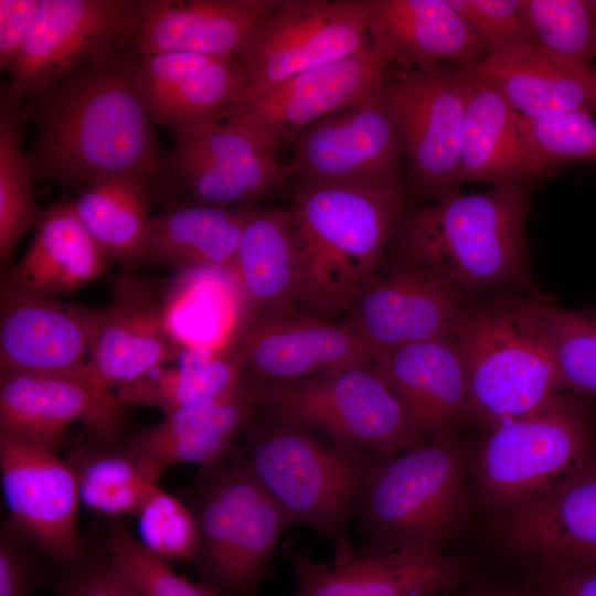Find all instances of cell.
<instances>
[{"mask_svg":"<svg viewBox=\"0 0 596 596\" xmlns=\"http://www.w3.org/2000/svg\"><path fill=\"white\" fill-rule=\"evenodd\" d=\"M137 60L125 44L23 103L35 127L26 152L34 180L78 192L98 177L135 175L161 207L171 203L164 155L136 86Z\"/></svg>","mask_w":596,"mask_h":596,"instance_id":"1","label":"cell"},{"mask_svg":"<svg viewBox=\"0 0 596 596\" xmlns=\"http://www.w3.org/2000/svg\"><path fill=\"white\" fill-rule=\"evenodd\" d=\"M407 193L404 178L299 180L289 207L298 313L326 320L349 310L385 260Z\"/></svg>","mask_w":596,"mask_h":596,"instance_id":"2","label":"cell"},{"mask_svg":"<svg viewBox=\"0 0 596 596\" xmlns=\"http://www.w3.org/2000/svg\"><path fill=\"white\" fill-rule=\"evenodd\" d=\"M535 181L459 189L408 209L392 240V256L423 265L469 297L520 292L538 299L525 233Z\"/></svg>","mask_w":596,"mask_h":596,"instance_id":"3","label":"cell"},{"mask_svg":"<svg viewBox=\"0 0 596 596\" xmlns=\"http://www.w3.org/2000/svg\"><path fill=\"white\" fill-rule=\"evenodd\" d=\"M470 462L453 436L426 439L401 455H372L356 503V553L443 551L466 515Z\"/></svg>","mask_w":596,"mask_h":596,"instance_id":"4","label":"cell"},{"mask_svg":"<svg viewBox=\"0 0 596 596\" xmlns=\"http://www.w3.org/2000/svg\"><path fill=\"white\" fill-rule=\"evenodd\" d=\"M236 447L291 524L308 525L328 540L333 558L354 552L348 529L374 454L323 443L313 430L260 408Z\"/></svg>","mask_w":596,"mask_h":596,"instance_id":"5","label":"cell"},{"mask_svg":"<svg viewBox=\"0 0 596 596\" xmlns=\"http://www.w3.org/2000/svg\"><path fill=\"white\" fill-rule=\"evenodd\" d=\"M534 297H475L456 339L469 382L471 417L488 429L565 392Z\"/></svg>","mask_w":596,"mask_h":596,"instance_id":"6","label":"cell"},{"mask_svg":"<svg viewBox=\"0 0 596 596\" xmlns=\"http://www.w3.org/2000/svg\"><path fill=\"white\" fill-rule=\"evenodd\" d=\"M196 525L191 565L216 596H258L290 521L245 467L236 445L184 490Z\"/></svg>","mask_w":596,"mask_h":596,"instance_id":"7","label":"cell"},{"mask_svg":"<svg viewBox=\"0 0 596 596\" xmlns=\"http://www.w3.org/2000/svg\"><path fill=\"white\" fill-rule=\"evenodd\" d=\"M594 450L583 406L573 395L558 393L488 429L470 462L475 494L500 517L550 491Z\"/></svg>","mask_w":596,"mask_h":596,"instance_id":"8","label":"cell"},{"mask_svg":"<svg viewBox=\"0 0 596 596\" xmlns=\"http://www.w3.org/2000/svg\"><path fill=\"white\" fill-rule=\"evenodd\" d=\"M259 408L364 453L395 456L426 440L372 361L291 381L260 382Z\"/></svg>","mask_w":596,"mask_h":596,"instance_id":"9","label":"cell"},{"mask_svg":"<svg viewBox=\"0 0 596 596\" xmlns=\"http://www.w3.org/2000/svg\"><path fill=\"white\" fill-rule=\"evenodd\" d=\"M467 78L461 68L390 66L381 95L400 132L409 192L434 200L458 183Z\"/></svg>","mask_w":596,"mask_h":596,"instance_id":"10","label":"cell"},{"mask_svg":"<svg viewBox=\"0 0 596 596\" xmlns=\"http://www.w3.org/2000/svg\"><path fill=\"white\" fill-rule=\"evenodd\" d=\"M472 299L429 268L391 255L341 322L372 358L403 345L456 337Z\"/></svg>","mask_w":596,"mask_h":596,"instance_id":"11","label":"cell"},{"mask_svg":"<svg viewBox=\"0 0 596 596\" xmlns=\"http://www.w3.org/2000/svg\"><path fill=\"white\" fill-rule=\"evenodd\" d=\"M276 153L233 119L173 131V148L164 155L169 205L234 207L268 195L291 178Z\"/></svg>","mask_w":596,"mask_h":596,"instance_id":"12","label":"cell"},{"mask_svg":"<svg viewBox=\"0 0 596 596\" xmlns=\"http://www.w3.org/2000/svg\"><path fill=\"white\" fill-rule=\"evenodd\" d=\"M136 0H40L31 31L6 72L15 100L36 97L89 62L128 44Z\"/></svg>","mask_w":596,"mask_h":596,"instance_id":"13","label":"cell"},{"mask_svg":"<svg viewBox=\"0 0 596 596\" xmlns=\"http://www.w3.org/2000/svg\"><path fill=\"white\" fill-rule=\"evenodd\" d=\"M368 42L364 0H279L238 60L245 76L243 102Z\"/></svg>","mask_w":596,"mask_h":596,"instance_id":"14","label":"cell"},{"mask_svg":"<svg viewBox=\"0 0 596 596\" xmlns=\"http://www.w3.org/2000/svg\"><path fill=\"white\" fill-rule=\"evenodd\" d=\"M123 405L95 382L87 361L63 371L0 373V433L55 454L75 423L96 437L119 439Z\"/></svg>","mask_w":596,"mask_h":596,"instance_id":"15","label":"cell"},{"mask_svg":"<svg viewBox=\"0 0 596 596\" xmlns=\"http://www.w3.org/2000/svg\"><path fill=\"white\" fill-rule=\"evenodd\" d=\"M0 472L7 522L55 563L71 566L85 543L77 532L78 488L64 459L0 433Z\"/></svg>","mask_w":596,"mask_h":596,"instance_id":"16","label":"cell"},{"mask_svg":"<svg viewBox=\"0 0 596 596\" xmlns=\"http://www.w3.org/2000/svg\"><path fill=\"white\" fill-rule=\"evenodd\" d=\"M287 164L291 177L308 181L405 179L400 132L381 86L301 131Z\"/></svg>","mask_w":596,"mask_h":596,"instance_id":"17","label":"cell"},{"mask_svg":"<svg viewBox=\"0 0 596 596\" xmlns=\"http://www.w3.org/2000/svg\"><path fill=\"white\" fill-rule=\"evenodd\" d=\"M389 67L369 41L355 53L300 72L245 99L228 119L277 152L312 124L380 88Z\"/></svg>","mask_w":596,"mask_h":596,"instance_id":"18","label":"cell"},{"mask_svg":"<svg viewBox=\"0 0 596 596\" xmlns=\"http://www.w3.org/2000/svg\"><path fill=\"white\" fill-rule=\"evenodd\" d=\"M295 576L294 596H440L466 577L460 558L443 551L408 547L381 555L355 551L330 563L311 558L306 549L285 547Z\"/></svg>","mask_w":596,"mask_h":596,"instance_id":"19","label":"cell"},{"mask_svg":"<svg viewBox=\"0 0 596 596\" xmlns=\"http://www.w3.org/2000/svg\"><path fill=\"white\" fill-rule=\"evenodd\" d=\"M496 534L541 571L596 564V455L540 498L500 517Z\"/></svg>","mask_w":596,"mask_h":596,"instance_id":"20","label":"cell"},{"mask_svg":"<svg viewBox=\"0 0 596 596\" xmlns=\"http://www.w3.org/2000/svg\"><path fill=\"white\" fill-rule=\"evenodd\" d=\"M107 311L32 292L2 278L0 373L63 371L84 363Z\"/></svg>","mask_w":596,"mask_h":596,"instance_id":"21","label":"cell"},{"mask_svg":"<svg viewBox=\"0 0 596 596\" xmlns=\"http://www.w3.org/2000/svg\"><path fill=\"white\" fill-rule=\"evenodd\" d=\"M136 86L152 123L192 130L231 118L245 76L236 58L195 53H139Z\"/></svg>","mask_w":596,"mask_h":596,"instance_id":"22","label":"cell"},{"mask_svg":"<svg viewBox=\"0 0 596 596\" xmlns=\"http://www.w3.org/2000/svg\"><path fill=\"white\" fill-rule=\"evenodd\" d=\"M279 0H136L128 44L139 53L240 60Z\"/></svg>","mask_w":596,"mask_h":596,"instance_id":"23","label":"cell"},{"mask_svg":"<svg viewBox=\"0 0 596 596\" xmlns=\"http://www.w3.org/2000/svg\"><path fill=\"white\" fill-rule=\"evenodd\" d=\"M245 372L258 382L291 381L371 362L342 322L294 315L248 323L235 337Z\"/></svg>","mask_w":596,"mask_h":596,"instance_id":"24","label":"cell"},{"mask_svg":"<svg viewBox=\"0 0 596 596\" xmlns=\"http://www.w3.org/2000/svg\"><path fill=\"white\" fill-rule=\"evenodd\" d=\"M372 364L426 438L453 436L472 419L468 374L456 337L403 345Z\"/></svg>","mask_w":596,"mask_h":596,"instance_id":"25","label":"cell"},{"mask_svg":"<svg viewBox=\"0 0 596 596\" xmlns=\"http://www.w3.org/2000/svg\"><path fill=\"white\" fill-rule=\"evenodd\" d=\"M368 38L390 66L466 68L489 53L447 0H364Z\"/></svg>","mask_w":596,"mask_h":596,"instance_id":"26","label":"cell"},{"mask_svg":"<svg viewBox=\"0 0 596 596\" xmlns=\"http://www.w3.org/2000/svg\"><path fill=\"white\" fill-rule=\"evenodd\" d=\"M107 310L86 360L103 389L115 393L179 358L182 345L169 327L163 304L137 279L119 278Z\"/></svg>","mask_w":596,"mask_h":596,"instance_id":"27","label":"cell"},{"mask_svg":"<svg viewBox=\"0 0 596 596\" xmlns=\"http://www.w3.org/2000/svg\"><path fill=\"white\" fill-rule=\"evenodd\" d=\"M260 382L245 374L232 391L169 414L125 439L142 460L163 472L184 462H212L234 447L259 409Z\"/></svg>","mask_w":596,"mask_h":596,"instance_id":"28","label":"cell"},{"mask_svg":"<svg viewBox=\"0 0 596 596\" xmlns=\"http://www.w3.org/2000/svg\"><path fill=\"white\" fill-rule=\"evenodd\" d=\"M494 87L521 116L596 113V71L525 41L461 68Z\"/></svg>","mask_w":596,"mask_h":596,"instance_id":"29","label":"cell"},{"mask_svg":"<svg viewBox=\"0 0 596 596\" xmlns=\"http://www.w3.org/2000/svg\"><path fill=\"white\" fill-rule=\"evenodd\" d=\"M248 323L297 315L296 244L287 210H251L226 269Z\"/></svg>","mask_w":596,"mask_h":596,"instance_id":"30","label":"cell"},{"mask_svg":"<svg viewBox=\"0 0 596 596\" xmlns=\"http://www.w3.org/2000/svg\"><path fill=\"white\" fill-rule=\"evenodd\" d=\"M108 262L76 215L73 201L63 200L44 209L26 252L2 278L25 290L56 297L102 276Z\"/></svg>","mask_w":596,"mask_h":596,"instance_id":"31","label":"cell"},{"mask_svg":"<svg viewBox=\"0 0 596 596\" xmlns=\"http://www.w3.org/2000/svg\"><path fill=\"white\" fill-rule=\"evenodd\" d=\"M465 76L459 187L465 183L500 187L534 181L530 174L528 147L519 126V113L494 87Z\"/></svg>","mask_w":596,"mask_h":596,"instance_id":"32","label":"cell"},{"mask_svg":"<svg viewBox=\"0 0 596 596\" xmlns=\"http://www.w3.org/2000/svg\"><path fill=\"white\" fill-rule=\"evenodd\" d=\"M252 209L180 202L152 215L140 265L227 269Z\"/></svg>","mask_w":596,"mask_h":596,"instance_id":"33","label":"cell"},{"mask_svg":"<svg viewBox=\"0 0 596 596\" xmlns=\"http://www.w3.org/2000/svg\"><path fill=\"white\" fill-rule=\"evenodd\" d=\"M76 479L79 501L97 515H135L145 493L163 472L125 441L86 435L74 439L63 458Z\"/></svg>","mask_w":596,"mask_h":596,"instance_id":"34","label":"cell"},{"mask_svg":"<svg viewBox=\"0 0 596 596\" xmlns=\"http://www.w3.org/2000/svg\"><path fill=\"white\" fill-rule=\"evenodd\" d=\"M72 201L79 221L109 260L126 268L140 265L153 202L142 179L128 174L98 177Z\"/></svg>","mask_w":596,"mask_h":596,"instance_id":"35","label":"cell"},{"mask_svg":"<svg viewBox=\"0 0 596 596\" xmlns=\"http://www.w3.org/2000/svg\"><path fill=\"white\" fill-rule=\"evenodd\" d=\"M172 368L160 366L115 391L121 404L150 406L164 415L234 390L245 377V365L232 347L192 345L181 351Z\"/></svg>","mask_w":596,"mask_h":596,"instance_id":"36","label":"cell"},{"mask_svg":"<svg viewBox=\"0 0 596 596\" xmlns=\"http://www.w3.org/2000/svg\"><path fill=\"white\" fill-rule=\"evenodd\" d=\"M23 103L4 89L0 103V259L7 262L20 238L35 228L44 211L34 196L32 171L22 150Z\"/></svg>","mask_w":596,"mask_h":596,"instance_id":"37","label":"cell"},{"mask_svg":"<svg viewBox=\"0 0 596 596\" xmlns=\"http://www.w3.org/2000/svg\"><path fill=\"white\" fill-rule=\"evenodd\" d=\"M519 126L535 181L572 161L596 162V121L584 111L529 118L519 114Z\"/></svg>","mask_w":596,"mask_h":596,"instance_id":"38","label":"cell"},{"mask_svg":"<svg viewBox=\"0 0 596 596\" xmlns=\"http://www.w3.org/2000/svg\"><path fill=\"white\" fill-rule=\"evenodd\" d=\"M564 390L596 395V311L566 309L536 299Z\"/></svg>","mask_w":596,"mask_h":596,"instance_id":"39","label":"cell"},{"mask_svg":"<svg viewBox=\"0 0 596 596\" xmlns=\"http://www.w3.org/2000/svg\"><path fill=\"white\" fill-rule=\"evenodd\" d=\"M533 42L567 61L594 66L596 19L587 0H522Z\"/></svg>","mask_w":596,"mask_h":596,"instance_id":"40","label":"cell"},{"mask_svg":"<svg viewBox=\"0 0 596 596\" xmlns=\"http://www.w3.org/2000/svg\"><path fill=\"white\" fill-rule=\"evenodd\" d=\"M105 542L116 570L139 596H216L147 550L120 518L110 520Z\"/></svg>","mask_w":596,"mask_h":596,"instance_id":"41","label":"cell"},{"mask_svg":"<svg viewBox=\"0 0 596 596\" xmlns=\"http://www.w3.org/2000/svg\"><path fill=\"white\" fill-rule=\"evenodd\" d=\"M135 517L138 540L147 550L164 561L191 562L198 533L194 517L182 499L155 483L145 493Z\"/></svg>","mask_w":596,"mask_h":596,"instance_id":"42","label":"cell"},{"mask_svg":"<svg viewBox=\"0 0 596 596\" xmlns=\"http://www.w3.org/2000/svg\"><path fill=\"white\" fill-rule=\"evenodd\" d=\"M489 53L532 41L522 0H447Z\"/></svg>","mask_w":596,"mask_h":596,"instance_id":"43","label":"cell"},{"mask_svg":"<svg viewBox=\"0 0 596 596\" xmlns=\"http://www.w3.org/2000/svg\"><path fill=\"white\" fill-rule=\"evenodd\" d=\"M54 596H139L116 570L107 549L86 545L82 555L66 568Z\"/></svg>","mask_w":596,"mask_h":596,"instance_id":"44","label":"cell"},{"mask_svg":"<svg viewBox=\"0 0 596 596\" xmlns=\"http://www.w3.org/2000/svg\"><path fill=\"white\" fill-rule=\"evenodd\" d=\"M41 553L7 521L0 529V596H38L45 583Z\"/></svg>","mask_w":596,"mask_h":596,"instance_id":"45","label":"cell"},{"mask_svg":"<svg viewBox=\"0 0 596 596\" xmlns=\"http://www.w3.org/2000/svg\"><path fill=\"white\" fill-rule=\"evenodd\" d=\"M40 0H0V66L7 71L23 46Z\"/></svg>","mask_w":596,"mask_h":596,"instance_id":"46","label":"cell"},{"mask_svg":"<svg viewBox=\"0 0 596 596\" xmlns=\"http://www.w3.org/2000/svg\"><path fill=\"white\" fill-rule=\"evenodd\" d=\"M541 573L535 596H596V564Z\"/></svg>","mask_w":596,"mask_h":596,"instance_id":"47","label":"cell"},{"mask_svg":"<svg viewBox=\"0 0 596 596\" xmlns=\"http://www.w3.org/2000/svg\"><path fill=\"white\" fill-rule=\"evenodd\" d=\"M471 596H523V595H519L511 592H504V590H487V592L477 593Z\"/></svg>","mask_w":596,"mask_h":596,"instance_id":"48","label":"cell"},{"mask_svg":"<svg viewBox=\"0 0 596 596\" xmlns=\"http://www.w3.org/2000/svg\"><path fill=\"white\" fill-rule=\"evenodd\" d=\"M588 7L596 19V0H587Z\"/></svg>","mask_w":596,"mask_h":596,"instance_id":"49","label":"cell"},{"mask_svg":"<svg viewBox=\"0 0 596 596\" xmlns=\"http://www.w3.org/2000/svg\"><path fill=\"white\" fill-rule=\"evenodd\" d=\"M595 71H596V65H595Z\"/></svg>","mask_w":596,"mask_h":596,"instance_id":"50","label":"cell"}]
</instances>
